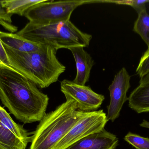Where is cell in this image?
<instances>
[{"label":"cell","instance_id":"52a82bcc","mask_svg":"<svg viewBox=\"0 0 149 149\" xmlns=\"http://www.w3.org/2000/svg\"><path fill=\"white\" fill-rule=\"evenodd\" d=\"M31 138L30 133L0 106V149H26Z\"/></svg>","mask_w":149,"mask_h":149},{"label":"cell","instance_id":"9a60e30c","mask_svg":"<svg viewBox=\"0 0 149 149\" xmlns=\"http://www.w3.org/2000/svg\"><path fill=\"white\" fill-rule=\"evenodd\" d=\"M133 31L141 36L149 48V15L146 10L138 14Z\"/></svg>","mask_w":149,"mask_h":149},{"label":"cell","instance_id":"4fadbf2b","mask_svg":"<svg viewBox=\"0 0 149 149\" xmlns=\"http://www.w3.org/2000/svg\"><path fill=\"white\" fill-rule=\"evenodd\" d=\"M128 98L129 106L136 113L149 112V83L139 85Z\"/></svg>","mask_w":149,"mask_h":149},{"label":"cell","instance_id":"6da1fadb","mask_svg":"<svg viewBox=\"0 0 149 149\" xmlns=\"http://www.w3.org/2000/svg\"><path fill=\"white\" fill-rule=\"evenodd\" d=\"M49 99L22 74L0 68V100L19 121L24 124L40 122L46 114Z\"/></svg>","mask_w":149,"mask_h":149},{"label":"cell","instance_id":"9c48e42d","mask_svg":"<svg viewBox=\"0 0 149 149\" xmlns=\"http://www.w3.org/2000/svg\"><path fill=\"white\" fill-rule=\"evenodd\" d=\"M131 76L125 67H123L115 75L108 90L110 101L107 106L108 120L113 122L120 116L124 103L128 101L127 93L130 88Z\"/></svg>","mask_w":149,"mask_h":149},{"label":"cell","instance_id":"7c38bea8","mask_svg":"<svg viewBox=\"0 0 149 149\" xmlns=\"http://www.w3.org/2000/svg\"><path fill=\"white\" fill-rule=\"evenodd\" d=\"M0 40L4 46L12 50L24 52H36L41 49L42 44L26 39L17 33L0 31Z\"/></svg>","mask_w":149,"mask_h":149},{"label":"cell","instance_id":"ffe728a7","mask_svg":"<svg viewBox=\"0 0 149 149\" xmlns=\"http://www.w3.org/2000/svg\"><path fill=\"white\" fill-rule=\"evenodd\" d=\"M0 68L8 69L16 72L19 73L16 71L12 66H10L5 48L1 40H0Z\"/></svg>","mask_w":149,"mask_h":149},{"label":"cell","instance_id":"e0dca14e","mask_svg":"<svg viewBox=\"0 0 149 149\" xmlns=\"http://www.w3.org/2000/svg\"><path fill=\"white\" fill-rule=\"evenodd\" d=\"M102 2L111 3L116 4L126 5L131 6L137 14L146 10V3H149V0H128V1H102Z\"/></svg>","mask_w":149,"mask_h":149},{"label":"cell","instance_id":"ac0fdd59","mask_svg":"<svg viewBox=\"0 0 149 149\" xmlns=\"http://www.w3.org/2000/svg\"><path fill=\"white\" fill-rule=\"evenodd\" d=\"M12 15L8 14L2 8L0 2V25L11 33L17 31V27L12 24Z\"/></svg>","mask_w":149,"mask_h":149},{"label":"cell","instance_id":"30bf717a","mask_svg":"<svg viewBox=\"0 0 149 149\" xmlns=\"http://www.w3.org/2000/svg\"><path fill=\"white\" fill-rule=\"evenodd\" d=\"M119 139L116 136L106 130L90 135L66 149H116Z\"/></svg>","mask_w":149,"mask_h":149},{"label":"cell","instance_id":"8fae6325","mask_svg":"<svg viewBox=\"0 0 149 149\" xmlns=\"http://www.w3.org/2000/svg\"><path fill=\"white\" fill-rule=\"evenodd\" d=\"M68 49L72 53L76 64V75L73 81L78 85H86L95 64L94 60L82 46H72Z\"/></svg>","mask_w":149,"mask_h":149},{"label":"cell","instance_id":"8992f818","mask_svg":"<svg viewBox=\"0 0 149 149\" xmlns=\"http://www.w3.org/2000/svg\"><path fill=\"white\" fill-rule=\"evenodd\" d=\"M108 121L102 109L86 112L54 149H67L83 138L101 131Z\"/></svg>","mask_w":149,"mask_h":149},{"label":"cell","instance_id":"7402d4cb","mask_svg":"<svg viewBox=\"0 0 149 149\" xmlns=\"http://www.w3.org/2000/svg\"><path fill=\"white\" fill-rule=\"evenodd\" d=\"M140 126L142 127L149 129V122L146 120H143L142 122L140 124Z\"/></svg>","mask_w":149,"mask_h":149},{"label":"cell","instance_id":"3957f363","mask_svg":"<svg viewBox=\"0 0 149 149\" xmlns=\"http://www.w3.org/2000/svg\"><path fill=\"white\" fill-rule=\"evenodd\" d=\"M86 112L71 99L46 114L32 133L29 149H54Z\"/></svg>","mask_w":149,"mask_h":149},{"label":"cell","instance_id":"44dd1931","mask_svg":"<svg viewBox=\"0 0 149 149\" xmlns=\"http://www.w3.org/2000/svg\"><path fill=\"white\" fill-rule=\"evenodd\" d=\"M149 83V72L140 78L139 85H143Z\"/></svg>","mask_w":149,"mask_h":149},{"label":"cell","instance_id":"2e32d148","mask_svg":"<svg viewBox=\"0 0 149 149\" xmlns=\"http://www.w3.org/2000/svg\"><path fill=\"white\" fill-rule=\"evenodd\" d=\"M124 140L136 149H149V138L142 137L133 133H128Z\"/></svg>","mask_w":149,"mask_h":149},{"label":"cell","instance_id":"277c9868","mask_svg":"<svg viewBox=\"0 0 149 149\" xmlns=\"http://www.w3.org/2000/svg\"><path fill=\"white\" fill-rule=\"evenodd\" d=\"M17 34L35 43L51 45L57 50L72 46L88 47L93 37L79 29L70 20L45 24L29 22Z\"/></svg>","mask_w":149,"mask_h":149},{"label":"cell","instance_id":"ba28073f","mask_svg":"<svg viewBox=\"0 0 149 149\" xmlns=\"http://www.w3.org/2000/svg\"><path fill=\"white\" fill-rule=\"evenodd\" d=\"M60 85L66 99L76 101L79 110L83 112L96 111L105 100L104 95L94 92L88 86L78 85L67 79L62 80Z\"/></svg>","mask_w":149,"mask_h":149},{"label":"cell","instance_id":"7a4b0ae2","mask_svg":"<svg viewBox=\"0 0 149 149\" xmlns=\"http://www.w3.org/2000/svg\"><path fill=\"white\" fill-rule=\"evenodd\" d=\"M10 66L35 83L38 88L49 87L58 81L66 67L57 57L58 50L43 44L36 52H24L4 46Z\"/></svg>","mask_w":149,"mask_h":149},{"label":"cell","instance_id":"d6986e66","mask_svg":"<svg viewBox=\"0 0 149 149\" xmlns=\"http://www.w3.org/2000/svg\"><path fill=\"white\" fill-rule=\"evenodd\" d=\"M149 72V48L141 57L136 69V73L140 78Z\"/></svg>","mask_w":149,"mask_h":149},{"label":"cell","instance_id":"5bb4252c","mask_svg":"<svg viewBox=\"0 0 149 149\" xmlns=\"http://www.w3.org/2000/svg\"><path fill=\"white\" fill-rule=\"evenodd\" d=\"M45 0H3L1 5L6 12L10 15L15 14L24 16L25 12L32 6Z\"/></svg>","mask_w":149,"mask_h":149},{"label":"cell","instance_id":"5b68a950","mask_svg":"<svg viewBox=\"0 0 149 149\" xmlns=\"http://www.w3.org/2000/svg\"><path fill=\"white\" fill-rule=\"evenodd\" d=\"M100 3V1L67 0L46 1L30 8L24 14L29 22L45 24L70 20L73 11L79 6L88 3Z\"/></svg>","mask_w":149,"mask_h":149}]
</instances>
